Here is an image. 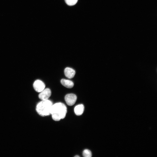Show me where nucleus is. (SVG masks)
<instances>
[{
	"mask_svg": "<svg viewBox=\"0 0 157 157\" xmlns=\"http://www.w3.org/2000/svg\"><path fill=\"white\" fill-rule=\"evenodd\" d=\"M64 72L65 76L69 78H73L75 74V71L72 69L68 67L66 68Z\"/></svg>",
	"mask_w": 157,
	"mask_h": 157,
	"instance_id": "6",
	"label": "nucleus"
},
{
	"mask_svg": "<svg viewBox=\"0 0 157 157\" xmlns=\"http://www.w3.org/2000/svg\"><path fill=\"white\" fill-rule=\"evenodd\" d=\"M67 112V108L63 103H59L53 105L51 109V114L53 119L59 121L64 119Z\"/></svg>",
	"mask_w": 157,
	"mask_h": 157,
	"instance_id": "1",
	"label": "nucleus"
},
{
	"mask_svg": "<svg viewBox=\"0 0 157 157\" xmlns=\"http://www.w3.org/2000/svg\"><path fill=\"white\" fill-rule=\"evenodd\" d=\"M52 103L48 100L42 101L37 105L36 110L41 116L45 117L51 114V111L53 105Z\"/></svg>",
	"mask_w": 157,
	"mask_h": 157,
	"instance_id": "2",
	"label": "nucleus"
},
{
	"mask_svg": "<svg viewBox=\"0 0 157 157\" xmlns=\"http://www.w3.org/2000/svg\"><path fill=\"white\" fill-rule=\"evenodd\" d=\"M61 82L63 86L67 88H72L74 86L73 83L70 80L62 79L61 80Z\"/></svg>",
	"mask_w": 157,
	"mask_h": 157,
	"instance_id": "8",
	"label": "nucleus"
},
{
	"mask_svg": "<svg viewBox=\"0 0 157 157\" xmlns=\"http://www.w3.org/2000/svg\"><path fill=\"white\" fill-rule=\"evenodd\" d=\"M65 100L67 104L69 106H72L74 104L77 100L76 96L73 94H69L65 97Z\"/></svg>",
	"mask_w": 157,
	"mask_h": 157,
	"instance_id": "3",
	"label": "nucleus"
},
{
	"mask_svg": "<svg viewBox=\"0 0 157 157\" xmlns=\"http://www.w3.org/2000/svg\"><path fill=\"white\" fill-rule=\"evenodd\" d=\"M83 155L85 157H91L92 156V154L90 150L86 149L83 151Z\"/></svg>",
	"mask_w": 157,
	"mask_h": 157,
	"instance_id": "10",
	"label": "nucleus"
},
{
	"mask_svg": "<svg viewBox=\"0 0 157 157\" xmlns=\"http://www.w3.org/2000/svg\"><path fill=\"white\" fill-rule=\"evenodd\" d=\"M51 95V92L49 88L45 89L40 92L39 97L42 101L48 100Z\"/></svg>",
	"mask_w": 157,
	"mask_h": 157,
	"instance_id": "5",
	"label": "nucleus"
},
{
	"mask_svg": "<svg viewBox=\"0 0 157 157\" xmlns=\"http://www.w3.org/2000/svg\"><path fill=\"white\" fill-rule=\"evenodd\" d=\"M76 156L77 157H79V156H75V157H76Z\"/></svg>",
	"mask_w": 157,
	"mask_h": 157,
	"instance_id": "11",
	"label": "nucleus"
},
{
	"mask_svg": "<svg viewBox=\"0 0 157 157\" xmlns=\"http://www.w3.org/2000/svg\"><path fill=\"white\" fill-rule=\"evenodd\" d=\"M33 86L35 91L37 92L40 93L45 88V84L41 81L37 80L34 83Z\"/></svg>",
	"mask_w": 157,
	"mask_h": 157,
	"instance_id": "4",
	"label": "nucleus"
},
{
	"mask_svg": "<svg viewBox=\"0 0 157 157\" xmlns=\"http://www.w3.org/2000/svg\"><path fill=\"white\" fill-rule=\"evenodd\" d=\"M85 107L83 105H79L75 107L74 112L75 114L77 116H81L83 113Z\"/></svg>",
	"mask_w": 157,
	"mask_h": 157,
	"instance_id": "7",
	"label": "nucleus"
},
{
	"mask_svg": "<svg viewBox=\"0 0 157 157\" xmlns=\"http://www.w3.org/2000/svg\"><path fill=\"white\" fill-rule=\"evenodd\" d=\"M67 5L70 6L75 5L77 2L78 0H65Z\"/></svg>",
	"mask_w": 157,
	"mask_h": 157,
	"instance_id": "9",
	"label": "nucleus"
}]
</instances>
